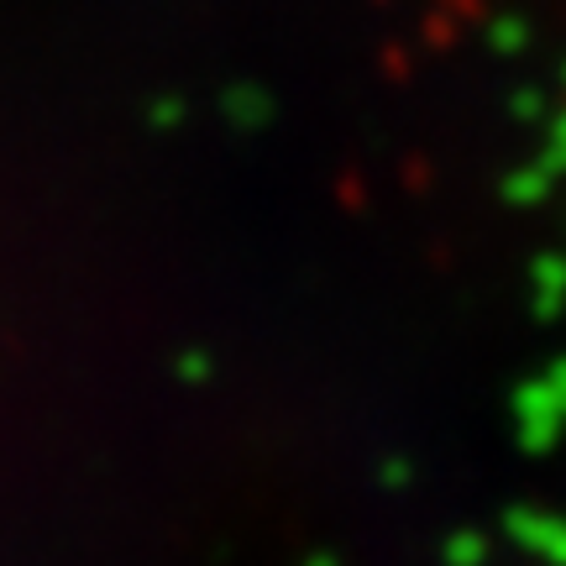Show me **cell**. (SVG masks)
Instances as JSON below:
<instances>
[{"label": "cell", "instance_id": "obj_1", "mask_svg": "<svg viewBox=\"0 0 566 566\" xmlns=\"http://www.w3.org/2000/svg\"><path fill=\"white\" fill-rule=\"evenodd\" d=\"M514 430H520V446L525 451H551V446L562 441V430H566V409H562V399L551 394V384L546 378H535V384H525V388H514Z\"/></svg>", "mask_w": 566, "mask_h": 566}, {"label": "cell", "instance_id": "obj_2", "mask_svg": "<svg viewBox=\"0 0 566 566\" xmlns=\"http://www.w3.org/2000/svg\"><path fill=\"white\" fill-rule=\"evenodd\" d=\"M504 530H509L514 546L535 551V556L551 562V566H566V520H556V514H535V509H509Z\"/></svg>", "mask_w": 566, "mask_h": 566}, {"label": "cell", "instance_id": "obj_3", "mask_svg": "<svg viewBox=\"0 0 566 566\" xmlns=\"http://www.w3.org/2000/svg\"><path fill=\"white\" fill-rule=\"evenodd\" d=\"M530 310L541 321H556L566 310V252H541L530 263Z\"/></svg>", "mask_w": 566, "mask_h": 566}, {"label": "cell", "instance_id": "obj_4", "mask_svg": "<svg viewBox=\"0 0 566 566\" xmlns=\"http://www.w3.org/2000/svg\"><path fill=\"white\" fill-rule=\"evenodd\" d=\"M551 179H556V174H551L546 163L514 168V174L504 179V200H509V205H541V200L551 195Z\"/></svg>", "mask_w": 566, "mask_h": 566}, {"label": "cell", "instance_id": "obj_5", "mask_svg": "<svg viewBox=\"0 0 566 566\" xmlns=\"http://www.w3.org/2000/svg\"><path fill=\"white\" fill-rule=\"evenodd\" d=\"M441 562L446 566H483L488 562V541L478 530H462V535H451L441 546Z\"/></svg>", "mask_w": 566, "mask_h": 566}, {"label": "cell", "instance_id": "obj_6", "mask_svg": "<svg viewBox=\"0 0 566 566\" xmlns=\"http://www.w3.org/2000/svg\"><path fill=\"white\" fill-rule=\"evenodd\" d=\"M488 42H493V53H520L530 42V21L525 17H499L488 27Z\"/></svg>", "mask_w": 566, "mask_h": 566}, {"label": "cell", "instance_id": "obj_7", "mask_svg": "<svg viewBox=\"0 0 566 566\" xmlns=\"http://www.w3.org/2000/svg\"><path fill=\"white\" fill-rule=\"evenodd\" d=\"M509 116H514V122H546L541 90H514V95H509Z\"/></svg>", "mask_w": 566, "mask_h": 566}, {"label": "cell", "instance_id": "obj_8", "mask_svg": "<svg viewBox=\"0 0 566 566\" xmlns=\"http://www.w3.org/2000/svg\"><path fill=\"white\" fill-rule=\"evenodd\" d=\"M546 384H551V394H556V399H562V409H566V363H556L546 373Z\"/></svg>", "mask_w": 566, "mask_h": 566}, {"label": "cell", "instance_id": "obj_9", "mask_svg": "<svg viewBox=\"0 0 566 566\" xmlns=\"http://www.w3.org/2000/svg\"><path fill=\"white\" fill-rule=\"evenodd\" d=\"M541 163H546L551 174H566V142H562V147L551 142V147H546V158H541Z\"/></svg>", "mask_w": 566, "mask_h": 566}, {"label": "cell", "instance_id": "obj_10", "mask_svg": "<svg viewBox=\"0 0 566 566\" xmlns=\"http://www.w3.org/2000/svg\"><path fill=\"white\" fill-rule=\"evenodd\" d=\"M551 142H556V147H562V142H566V111H562V116H556V122H551Z\"/></svg>", "mask_w": 566, "mask_h": 566}, {"label": "cell", "instance_id": "obj_11", "mask_svg": "<svg viewBox=\"0 0 566 566\" xmlns=\"http://www.w3.org/2000/svg\"><path fill=\"white\" fill-rule=\"evenodd\" d=\"M562 84H566V63H562Z\"/></svg>", "mask_w": 566, "mask_h": 566}]
</instances>
